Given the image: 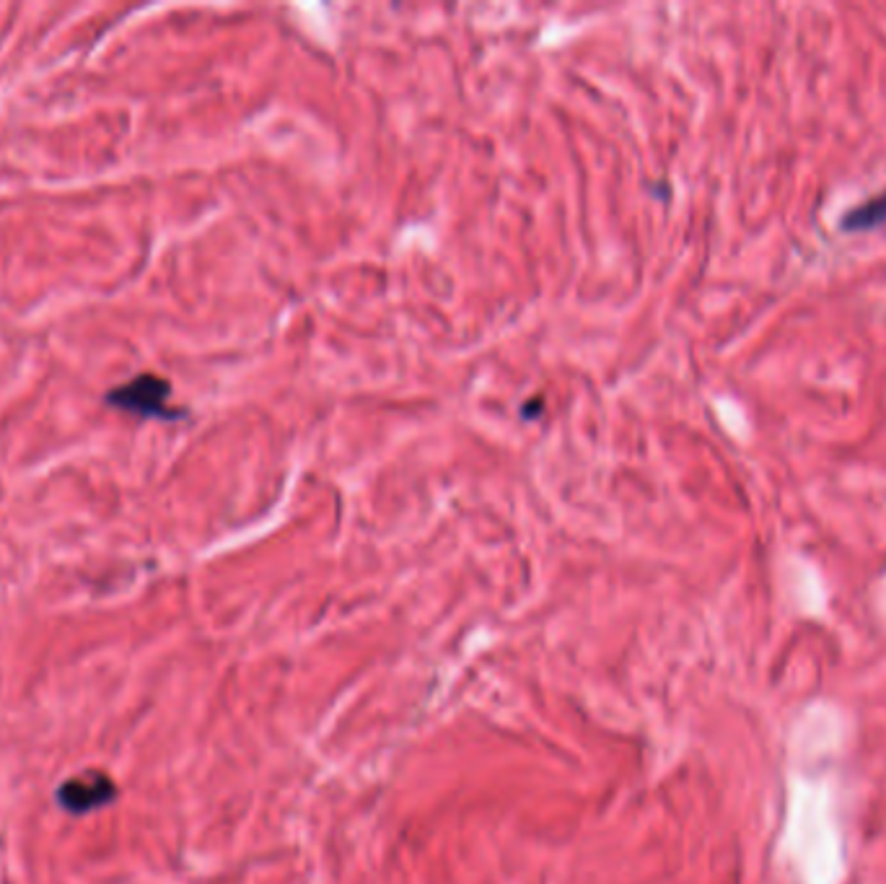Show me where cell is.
<instances>
[{
	"label": "cell",
	"mask_w": 886,
	"mask_h": 884,
	"mask_svg": "<svg viewBox=\"0 0 886 884\" xmlns=\"http://www.w3.org/2000/svg\"><path fill=\"white\" fill-rule=\"evenodd\" d=\"M168 387L166 379H161L156 374H140L132 379V382L123 384V387H115L107 395V405L125 412H136L138 418H179V410H172L166 405L168 399Z\"/></svg>",
	"instance_id": "6da1fadb"
},
{
	"label": "cell",
	"mask_w": 886,
	"mask_h": 884,
	"mask_svg": "<svg viewBox=\"0 0 886 884\" xmlns=\"http://www.w3.org/2000/svg\"><path fill=\"white\" fill-rule=\"evenodd\" d=\"M115 796L117 786L112 783V778L107 774H96V770L68 778V781L58 789V804L68 812V815L75 817L102 810V806L115 802Z\"/></svg>",
	"instance_id": "7a4b0ae2"
},
{
	"label": "cell",
	"mask_w": 886,
	"mask_h": 884,
	"mask_svg": "<svg viewBox=\"0 0 886 884\" xmlns=\"http://www.w3.org/2000/svg\"><path fill=\"white\" fill-rule=\"evenodd\" d=\"M886 221V193L878 195V198L863 202L855 210H850L842 221V226L848 231H863V229H874L878 223Z\"/></svg>",
	"instance_id": "3957f363"
}]
</instances>
